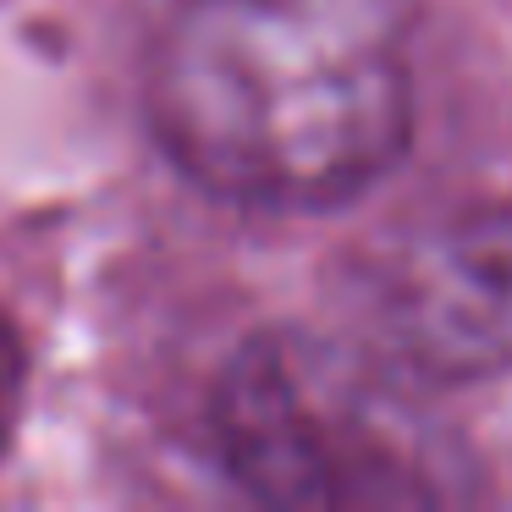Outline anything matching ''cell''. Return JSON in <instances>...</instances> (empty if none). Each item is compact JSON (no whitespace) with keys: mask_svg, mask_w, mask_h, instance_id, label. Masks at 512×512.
Returning <instances> with one entry per match:
<instances>
[{"mask_svg":"<svg viewBox=\"0 0 512 512\" xmlns=\"http://www.w3.org/2000/svg\"><path fill=\"white\" fill-rule=\"evenodd\" d=\"M397 375V364L375 369L320 336H254L215 391V441L232 479L270 507L446 501L452 452Z\"/></svg>","mask_w":512,"mask_h":512,"instance_id":"cell-2","label":"cell"},{"mask_svg":"<svg viewBox=\"0 0 512 512\" xmlns=\"http://www.w3.org/2000/svg\"><path fill=\"white\" fill-rule=\"evenodd\" d=\"M149 116L199 188L331 210L397 166L408 61L369 0H188L149 61Z\"/></svg>","mask_w":512,"mask_h":512,"instance_id":"cell-1","label":"cell"},{"mask_svg":"<svg viewBox=\"0 0 512 512\" xmlns=\"http://www.w3.org/2000/svg\"><path fill=\"white\" fill-rule=\"evenodd\" d=\"M23 391H28V358H23V336L0 309V457L17 435V419H23Z\"/></svg>","mask_w":512,"mask_h":512,"instance_id":"cell-4","label":"cell"},{"mask_svg":"<svg viewBox=\"0 0 512 512\" xmlns=\"http://www.w3.org/2000/svg\"><path fill=\"white\" fill-rule=\"evenodd\" d=\"M369 331L386 364L430 386L512 369V210L474 204L402 232L369 265Z\"/></svg>","mask_w":512,"mask_h":512,"instance_id":"cell-3","label":"cell"}]
</instances>
